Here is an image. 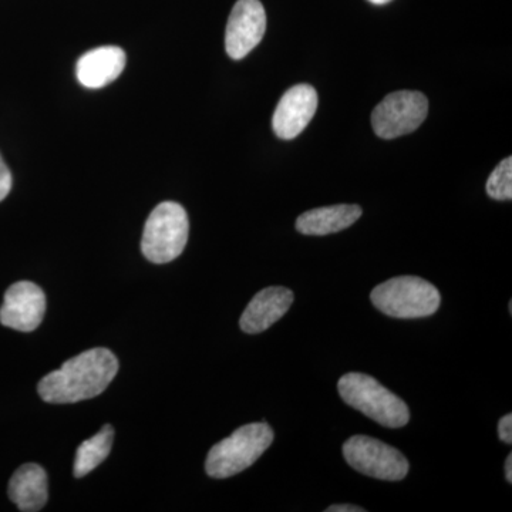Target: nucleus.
<instances>
[{"label":"nucleus","instance_id":"f257e3e1","mask_svg":"<svg viewBox=\"0 0 512 512\" xmlns=\"http://www.w3.org/2000/svg\"><path fill=\"white\" fill-rule=\"evenodd\" d=\"M117 373L116 355L106 348H94L72 357L60 369L43 377L37 393L46 403L83 402L103 393Z\"/></svg>","mask_w":512,"mask_h":512},{"label":"nucleus","instance_id":"f03ea898","mask_svg":"<svg viewBox=\"0 0 512 512\" xmlns=\"http://www.w3.org/2000/svg\"><path fill=\"white\" fill-rule=\"evenodd\" d=\"M340 396L353 409L389 429H400L410 420L407 404L372 376L348 373L339 380Z\"/></svg>","mask_w":512,"mask_h":512},{"label":"nucleus","instance_id":"7ed1b4c3","mask_svg":"<svg viewBox=\"0 0 512 512\" xmlns=\"http://www.w3.org/2000/svg\"><path fill=\"white\" fill-rule=\"evenodd\" d=\"M274 431L266 423L239 427L208 453L205 470L212 478L237 476L247 470L274 443Z\"/></svg>","mask_w":512,"mask_h":512},{"label":"nucleus","instance_id":"20e7f679","mask_svg":"<svg viewBox=\"0 0 512 512\" xmlns=\"http://www.w3.org/2000/svg\"><path fill=\"white\" fill-rule=\"evenodd\" d=\"M373 305L384 315L399 319L426 318L440 308L439 289L419 276H397L370 293Z\"/></svg>","mask_w":512,"mask_h":512},{"label":"nucleus","instance_id":"39448f33","mask_svg":"<svg viewBox=\"0 0 512 512\" xmlns=\"http://www.w3.org/2000/svg\"><path fill=\"white\" fill-rule=\"evenodd\" d=\"M188 232L190 222L183 205L173 201L161 202L148 217L141 251L153 264H168L183 254Z\"/></svg>","mask_w":512,"mask_h":512},{"label":"nucleus","instance_id":"423d86ee","mask_svg":"<svg viewBox=\"0 0 512 512\" xmlns=\"http://www.w3.org/2000/svg\"><path fill=\"white\" fill-rule=\"evenodd\" d=\"M350 467L365 476L384 481H402L409 473V461L397 448L367 436H353L343 446Z\"/></svg>","mask_w":512,"mask_h":512},{"label":"nucleus","instance_id":"0eeeda50","mask_svg":"<svg viewBox=\"0 0 512 512\" xmlns=\"http://www.w3.org/2000/svg\"><path fill=\"white\" fill-rule=\"evenodd\" d=\"M429 114V100L420 92H396L384 97L372 113L375 133L384 140L406 136L423 124Z\"/></svg>","mask_w":512,"mask_h":512},{"label":"nucleus","instance_id":"6e6552de","mask_svg":"<svg viewBox=\"0 0 512 512\" xmlns=\"http://www.w3.org/2000/svg\"><path fill=\"white\" fill-rule=\"evenodd\" d=\"M266 13L259 0H238L229 15L225 49L234 60L244 59L264 39Z\"/></svg>","mask_w":512,"mask_h":512},{"label":"nucleus","instance_id":"1a4fd4ad","mask_svg":"<svg viewBox=\"0 0 512 512\" xmlns=\"http://www.w3.org/2000/svg\"><path fill=\"white\" fill-rule=\"evenodd\" d=\"M46 313V295L40 286L29 281L16 282L5 293L0 308V323L19 332L39 328Z\"/></svg>","mask_w":512,"mask_h":512},{"label":"nucleus","instance_id":"9d476101","mask_svg":"<svg viewBox=\"0 0 512 512\" xmlns=\"http://www.w3.org/2000/svg\"><path fill=\"white\" fill-rule=\"evenodd\" d=\"M318 109V93L309 84H296L276 106L272 127L282 140H293L308 127Z\"/></svg>","mask_w":512,"mask_h":512},{"label":"nucleus","instance_id":"9b49d317","mask_svg":"<svg viewBox=\"0 0 512 512\" xmlns=\"http://www.w3.org/2000/svg\"><path fill=\"white\" fill-rule=\"evenodd\" d=\"M293 303L291 289L271 286L256 293L247 309L242 313L239 326L248 335H258L284 318Z\"/></svg>","mask_w":512,"mask_h":512},{"label":"nucleus","instance_id":"f8f14e48","mask_svg":"<svg viewBox=\"0 0 512 512\" xmlns=\"http://www.w3.org/2000/svg\"><path fill=\"white\" fill-rule=\"evenodd\" d=\"M126 62V53L120 47H97L80 57L76 66L77 80L87 89H101L120 77Z\"/></svg>","mask_w":512,"mask_h":512},{"label":"nucleus","instance_id":"ddd939ff","mask_svg":"<svg viewBox=\"0 0 512 512\" xmlns=\"http://www.w3.org/2000/svg\"><path fill=\"white\" fill-rule=\"evenodd\" d=\"M9 498L20 511L36 512L49 500V481L39 464H23L9 481Z\"/></svg>","mask_w":512,"mask_h":512},{"label":"nucleus","instance_id":"4468645a","mask_svg":"<svg viewBox=\"0 0 512 512\" xmlns=\"http://www.w3.org/2000/svg\"><path fill=\"white\" fill-rule=\"evenodd\" d=\"M362 217V208L359 205H332V207L315 208L306 211L296 221V229L303 235L336 234L343 229L352 227Z\"/></svg>","mask_w":512,"mask_h":512},{"label":"nucleus","instance_id":"2eb2a0df","mask_svg":"<svg viewBox=\"0 0 512 512\" xmlns=\"http://www.w3.org/2000/svg\"><path fill=\"white\" fill-rule=\"evenodd\" d=\"M114 434H116V431L113 427L106 424V426L101 427L96 436L90 437L89 440L80 444L76 451V458H74V477L87 476L109 457L111 447H113Z\"/></svg>","mask_w":512,"mask_h":512},{"label":"nucleus","instance_id":"dca6fc26","mask_svg":"<svg viewBox=\"0 0 512 512\" xmlns=\"http://www.w3.org/2000/svg\"><path fill=\"white\" fill-rule=\"evenodd\" d=\"M487 194L493 200L510 201L512 198V158L501 161L487 181Z\"/></svg>","mask_w":512,"mask_h":512},{"label":"nucleus","instance_id":"f3484780","mask_svg":"<svg viewBox=\"0 0 512 512\" xmlns=\"http://www.w3.org/2000/svg\"><path fill=\"white\" fill-rule=\"evenodd\" d=\"M13 178L8 165L3 161L0 156V202L8 197L10 190H12Z\"/></svg>","mask_w":512,"mask_h":512},{"label":"nucleus","instance_id":"a211bd4d","mask_svg":"<svg viewBox=\"0 0 512 512\" xmlns=\"http://www.w3.org/2000/svg\"><path fill=\"white\" fill-rule=\"evenodd\" d=\"M498 434H500L501 441L504 443L511 444L512 443V416L511 414H507L503 419L498 423Z\"/></svg>","mask_w":512,"mask_h":512},{"label":"nucleus","instance_id":"6ab92c4d","mask_svg":"<svg viewBox=\"0 0 512 512\" xmlns=\"http://www.w3.org/2000/svg\"><path fill=\"white\" fill-rule=\"evenodd\" d=\"M365 508L356 507V505H332L326 512H365Z\"/></svg>","mask_w":512,"mask_h":512},{"label":"nucleus","instance_id":"aec40b11","mask_svg":"<svg viewBox=\"0 0 512 512\" xmlns=\"http://www.w3.org/2000/svg\"><path fill=\"white\" fill-rule=\"evenodd\" d=\"M505 478H507L508 483H512V454L505 460Z\"/></svg>","mask_w":512,"mask_h":512},{"label":"nucleus","instance_id":"412c9836","mask_svg":"<svg viewBox=\"0 0 512 512\" xmlns=\"http://www.w3.org/2000/svg\"><path fill=\"white\" fill-rule=\"evenodd\" d=\"M370 3H375V5H386V3L392 2V0H369Z\"/></svg>","mask_w":512,"mask_h":512}]
</instances>
